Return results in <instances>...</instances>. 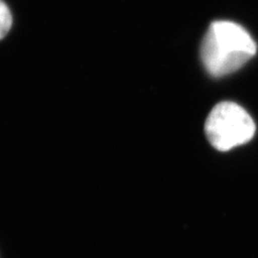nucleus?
I'll list each match as a JSON object with an SVG mask.
<instances>
[{"mask_svg": "<svg viewBox=\"0 0 258 258\" xmlns=\"http://www.w3.org/2000/svg\"><path fill=\"white\" fill-rule=\"evenodd\" d=\"M257 52L256 42L239 24L216 21L201 42L200 56L212 77H224L240 69Z\"/></svg>", "mask_w": 258, "mask_h": 258, "instance_id": "nucleus-1", "label": "nucleus"}, {"mask_svg": "<svg viewBox=\"0 0 258 258\" xmlns=\"http://www.w3.org/2000/svg\"><path fill=\"white\" fill-rule=\"evenodd\" d=\"M12 14L8 6L0 0V40L4 39L12 26Z\"/></svg>", "mask_w": 258, "mask_h": 258, "instance_id": "nucleus-3", "label": "nucleus"}, {"mask_svg": "<svg viewBox=\"0 0 258 258\" xmlns=\"http://www.w3.org/2000/svg\"><path fill=\"white\" fill-rule=\"evenodd\" d=\"M205 131L212 147L226 152L251 140L255 135L256 125L239 104L225 101L216 104L210 112Z\"/></svg>", "mask_w": 258, "mask_h": 258, "instance_id": "nucleus-2", "label": "nucleus"}]
</instances>
